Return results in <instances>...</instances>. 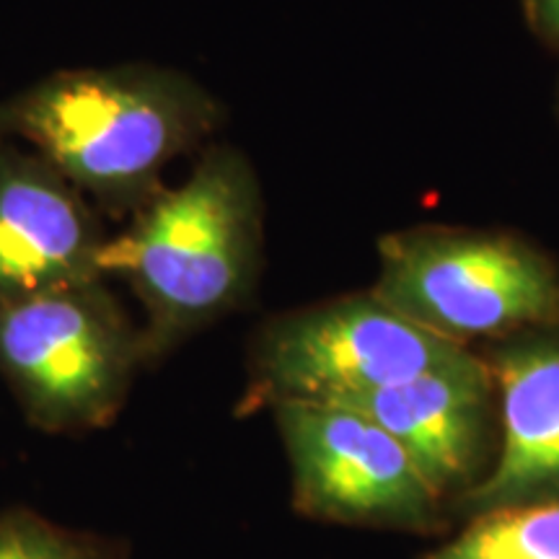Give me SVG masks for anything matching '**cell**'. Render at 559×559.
<instances>
[{
  "instance_id": "6da1fadb",
  "label": "cell",
  "mask_w": 559,
  "mask_h": 559,
  "mask_svg": "<svg viewBox=\"0 0 559 559\" xmlns=\"http://www.w3.org/2000/svg\"><path fill=\"white\" fill-rule=\"evenodd\" d=\"M264 251V202L254 166L239 148L210 145L185 185L135 210L102 249V277L128 283L145 311V368L257 293Z\"/></svg>"
},
{
  "instance_id": "7a4b0ae2",
  "label": "cell",
  "mask_w": 559,
  "mask_h": 559,
  "mask_svg": "<svg viewBox=\"0 0 559 559\" xmlns=\"http://www.w3.org/2000/svg\"><path fill=\"white\" fill-rule=\"evenodd\" d=\"M221 104L190 75L158 66L75 68L0 99V140H24L109 213L158 194L160 174L213 135Z\"/></svg>"
},
{
  "instance_id": "3957f363",
  "label": "cell",
  "mask_w": 559,
  "mask_h": 559,
  "mask_svg": "<svg viewBox=\"0 0 559 559\" xmlns=\"http://www.w3.org/2000/svg\"><path fill=\"white\" fill-rule=\"evenodd\" d=\"M370 290L423 330L464 347L559 326V262L508 230H391L379 239Z\"/></svg>"
},
{
  "instance_id": "277c9868",
  "label": "cell",
  "mask_w": 559,
  "mask_h": 559,
  "mask_svg": "<svg viewBox=\"0 0 559 559\" xmlns=\"http://www.w3.org/2000/svg\"><path fill=\"white\" fill-rule=\"evenodd\" d=\"M143 368L140 326L104 280L0 304V379L41 432L107 428Z\"/></svg>"
},
{
  "instance_id": "5b68a950",
  "label": "cell",
  "mask_w": 559,
  "mask_h": 559,
  "mask_svg": "<svg viewBox=\"0 0 559 559\" xmlns=\"http://www.w3.org/2000/svg\"><path fill=\"white\" fill-rule=\"evenodd\" d=\"M472 349L423 330L373 290L321 300L260 326L249 345L239 415L280 402L340 404L449 366Z\"/></svg>"
},
{
  "instance_id": "8992f818",
  "label": "cell",
  "mask_w": 559,
  "mask_h": 559,
  "mask_svg": "<svg viewBox=\"0 0 559 559\" xmlns=\"http://www.w3.org/2000/svg\"><path fill=\"white\" fill-rule=\"evenodd\" d=\"M290 469L293 510L340 526L440 534L451 510L394 436L340 404L270 409Z\"/></svg>"
},
{
  "instance_id": "52a82bcc",
  "label": "cell",
  "mask_w": 559,
  "mask_h": 559,
  "mask_svg": "<svg viewBox=\"0 0 559 559\" xmlns=\"http://www.w3.org/2000/svg\"><path fill=\"white\" fill-rule=\"evenodd\" d=\"M379 423L445 506L477 487L498 453V396L477 349L402 383L340 402Z\"/></svg>"
},
{
  "instance_id": "ba28073f",
  "label": "cell",
  "mask_w": 559,
  "mask_h": 559,
  "mask_svg": "<svg viewBox=\"0 0 559 559\" xmlns=\"http://www.w3.org/2000/svg\"><path fill=\"white\" fill-rule=\"evenodd\" d=\"M479 355L498 396V453L451 513L559 498V326L489 342Z\"/></svg>"
},
{
  "instance_id": "9c48e42d",
  "label": "cell",
  "mask_w": 559,
  "mask_h": 559,
  "mask_svg": "<svg viewBox=\"0 0 559 559\" xmlns=\"http://www.w3.org/2000/svg\"><path fill=\"white\" fill-rule=\"evenodd\" d=\"M107 239L83 194L45 158L0 145V304L104 280Z\"/></svg>"
},
{
  "instance_id": "30bf717a",
  "label": "cell",
  "mask_w": 559,
  "mask_h": 559,
  "mask_svg": "<svg viewBox=\"0 0 559 559\" xmlns=\"http://www.w3.org/2000/svg\"><path fill=\"white\" fill-rule=\"evenodd\" d=\"M469 519L423 559H559V498L492 508Z\"/></svg>"
},
{
  "instance_id": "8fae6325",
  "label": "cell",
  "mask_w": 559,
  "mask_h": 559,
  "mask_svg": "<svg viewBox=\"0 0 559 559\" xmlns=\"http://www.w3.org/2000/svg\"><path fill=\"white\" fill-rule=\"evenodd\" d=\"M0 559H132L115 536L60 526L37 510H0Z\"/></svg>"
},
{
  "instance_id": "7c38bea8",
  "label": "cell",
  "mask_w": 559,
  "mask_h": 559,
  "mask_svg": "<svg viewBox=\"0 0 559 559\" xmlns=\"http://www.w3.org/2000/svg\"><path fill=\"white\" fill-rule=\"evenodd\" d=\"M531 32L559 55V0H523Z\"/></svg>"
},
{
  "instance_id": "4fadbf2b",
  "label": "cell",
  "mask_w": 559,
  "mask_h": 559,
  "mask_svg": "<svg viewBox=\"0 0 559 559\" xmlns=\"http://www.w3.org/2000/svg\"><path fill=\"white\" fill-rule=\"evenodd\" d=\"M557 111H559V88H557Z\"/></svg>"
}]
</instances>
